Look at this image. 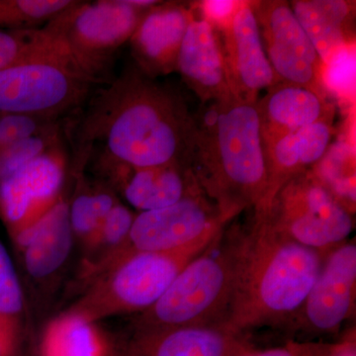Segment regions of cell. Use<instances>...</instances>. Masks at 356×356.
<instances>
[{
	"mask_svg": "<svg viewBox=\"0 0 356 356\" xmlns=\"http://www.w3.org/2000/svg\"><path fill=\"white\" fill-rule=\"evenodd\" d=\"M149 8L136 6L134 0L74 1L43 29L77 69L97 83Z\"/></svg>",
	"mask_w": 356,
	"mask_h": 356,
	"instance_id": "cell-6",
	"label": "cell"
},
{
	"mask_svg": "<svg viewBox=\"0 0 356 356\" xmlns=\"http://www.w3.org/2000/svg\"><path fill=\"white\" fill-rule=\"evenodd\" d=\"M77 128V168L89 153L136 168L191 163L194 114L184 96L131 65L96 93Z\"/></svg>",
	"mask_w": 356,
	"mask_h": 356,
	"instance_id": "cell-1",
	"label": "cell"
},
{
	"mask_svg": "<svg viewBox=\"0 0 356 356\" xmlns=\"http://www.w3.org/2000/svg\"><path fill=\"white\" fill-rule=\"evenodd\" d=\"M222 323L161 331H136L123 356H245L254 353Z\"/></svg>",
	"mask_w": 356,
	"mask_h": 356,
	"instance_id": "cell-18",
	"label": "cell"
},
{
	"mask_svg": "<svg viewBox=\"0 0 356 356\" xmlns=\"http://www.w3.org/2000/svg\"><path fill=\"white\" fill-rule=\"evenodd\" d=\"M211 243L121 257L88 283L81 298L67 311L95 323L117 315L143 313L161 299L180 271Z\"/></svg>",
	"mask_w": 356,
	"mask_h": 356,
	"instance_id": "cell-5",
	"label": "cell"
},
{
	"mask_svg": "<svg viewBox=\"0 0 356 356\" xmlns=\"http://www.w3.org/2000/svg\"><path fill=\"white\" fill-rule=\"evenodd\" d=\"M334 118L327 119L266 145L267 188L255 213H264L281 187L317 165L334 137Z\"/></svg>",
	"mask_w": 356,
	"mask_h": 356,
	"instance_id": "cell-20",
	"label": "cell"
},
{
	"mask_svg": "<svg viewBox=\"0 0 356 356\" xmlns=\"http://www.w3.org/2000/svg\"><path fill=\"white\" fill-rule=\"evenodd\" d=\"M119 202L113 189L107 185L91 186L81 181L69 203L70 226L74 238L86 248L95 238L103 220Z\"/></svg>",
	"mask_w": 356,
	"mask_h": 356,
	"instance_id": "cell-26",
	"label": "cell"
},
{
	"mask_svg": "<svg viewBox=\"0 0 356 356\" xmlns=\"http://www.w3.org/2000/svg\"><path fill=\"white\" fill-rule=\"evenodd\" d=\"M219 236L180 271L153 307L140 313L136 331L224 323L233 293L241 234L225 242L220 238L218 248Z\"/></svg>",
	"mask_w": 356,
	"mask_h": 356,
	"instance_id": "cell-4",
	"label": "cell"
},
{
	"mask_svg": "<svg viewBox=\"0 0 356 356\" xmlns=\"http://www.w3.org/2000/svg\"><path fill=\"white\" fill-rule=\"evenodd\" d=\"M194 121L191 168L204 193L229 222L259 208L267 165L257 103L235 97L202 103Z\"/></svg>",
	"mask_w": 356,
	"mask_h": 356,
	"instance_id": "cell-3",
	"label": "cell"
},
{
	"mask_svg": "<svg viewBox=\"0 0 356 356\" xmlns=\"http://www.w3.org/2000/svg\"><path fill=\"white\" fill-rule=\"evenodd\" d=\"M74 240L69 202L62 196L43 216L14 236L13 242L28 280L42 286L57 278L64 268Z\"/></svg>",
	"mask_w": 356,
	"mask_h": 356,
	"instance_id": "cell-16",
	"label": "cell"
},
{
	"mask_svg": "<svg viewBox=\"0 0 356 356\" xmlns=\"http://www.w3.org/2000/svg\"><path fill=\"white\" fill-rule=\"evenodd\" d=\"M0 336L7 355L25 356L29 322L24 290L15 264L0 241Z\"/></svg>",
	"mask_w": 356,
	"mask_h": 356,
	"instance_id": "cell-23",
	"label": "cell"
},
{
	"mask_svg": "<svg viewBox=\"0 0 356 356\" xmlns=\"http://www.w3.org/2000/svg\"><path fill=\"white\" fill-rule=\"evenodd\" d=\"M53 126V123L34 117L0 113V152L19 140L44 132Z\"/></svg>",
	"mask_w": 356,
	"mask_h": 356,
	"instance_id": "cell-30",
	"label": "cell"
},
{
	"mask_svg": "<svg viewBox=\"0 0 356 356\" xmlns=\"http://www.w3.org/2000/svg\"><path fill=\"white\" fill-rule=\"evenodd\" d=\"M334 198L351 214L355 212V163L346 143L331 145L324 158L311 168Z\"/></svg>",
	"mask_w": 356,
	"mask_h": 356,
	"instance_id": "cell-27",
	"label": "cell"
},
{
	"mask_svg": "<svg viewBox=\"0 0 356 356\" xmlns=\"http://www.w3.org/2000/svg\"><path fill=\"white\" fill-rule=\"evenodd\" d=\"M257 214L294 242L323 252L346 242L353 229V214L311 170L291 178L266 212Z\"/></svg>",
	"mask_w": 356,
	"mask_h": 356,
	"instance_id": "cell-7",
	"label": "cell"
},
{
	"mask_svg": "<svg viewBox=\"0 0 356 356\" xmlns=\"http://www.w3.org/2000/svg\"><path fill=\"white\" fill-rule=\"evenodd\" d=\"M135 217V213L120 202L110 210L95 238L84 248L86 255L81 269L84 286L99 273L115 252L120 250L127 240Z\"/></svg>",
	"mask_w": 356,
	"mask_h": 356,
	"instance_id": "cell-25",
	"label": "cell"
},
{
	"mask_svg": "<svg viewBox=\"0 0 356 356\" xmlns=\"http://www.w3.org/2000/svg\"><path fill=\"white\" fill-rule=\"evenodd\" d=\"M356 245L343 243L325 255L317 280L291 322L304 331L331 334L355 310Z\"/></svg>",
	"mask_w": 356,
	"mask_h": 356,
	"instance_id": "cell-12",
	"label": "cell"
},
{
	"mask_svg": "<svg viewBox=\"0 0 356 356\" xmlns=\"http://www.w3.org/2000/svg\"><path fill=\"white\" fill-rule=\"evenodd\" d=\"M99 163L112 189L116 188L140 212L163 209L202 191L189 161L144 168L106 161Z\"/></svg>",
	"mask_w": 356,
	"mask_h": 356,
	"instance_id": "cell-14",
	"label": "cell"
},
{
	"mask_svg": "<svg viewBox=\"0 0 356 356\" xmlns=\"http://www.w3.org/2000/svg\"><path fill=\"white\" fill-rule=\"evenodd\" d=\"M242 232L233 293L224 323L232 331L291 322L317 280L325 255L287 238L254 213Z\"/></svg>",
	"mask_w": 356,
	"mask_h": 356,
	"instance_id": "cell-2",
	"label": "cell"
},
{
	"mask_svg": "<svg viewBox=\"0 0 356 356\" xmlns=\"http://www.w3.org/2000/svg\"><path fill=\"white\" fill-rule=\"evenodd\" d=\"M38 356H119L113 341L97 323L69 311L47 324L38 344Z\"/></svg>",
	"mask_w": 356,
	"mask_h": 356,
	"instance_id": "cell-22",
	"label": "cell"
},
{
	"mask_svg": "<svg viewBox=\"0 0 356 356\" xmlns=\"http://www.w3.org/2000/svg\"><path fill=\"white\" fill-rule=\"evenodd\" d=\"M293 13L327 67L355 40V1L294 0Z\"/></svg>",
	"mask_w": 356,
	"mask_h": 356,
	"instance_id": "cell-21",
	"label": "cell"
},
{
	"mask_svg": "<svg viewBox=\"0 0 356 356\" xmlns=\"http://www.w3.org/2000/svg\"><path fill=\"white\" fill-rule=\"evenodd\" d=\"M0 356H8L7 355L6 344H4L1 336H0Z\"/></svg>",
	"mask_w": 356,
	"mask_h": 356,
	"instance_id": "cell-32",
	"label": "cell"
},
{
	"mask_svg": "<svg viewBox=\"0 0 356 356\" xmlns=\"http://www.w3.org/2000/svg\"><path fill=\"white\" fill-rule=\"evenodd\" d=\"M252 2L266 57L278 79L330 96L325 79L327 67L289 2Z\"/></svg>",
	"mask_w": 356,
	"mask_h": 356,
	"instance_id": "cell-10",
	"label": "cell"
},
{
	"mask_svg": "<svg viewBox=\"0 0 356 356\" xmlns=\"http://www.w3.org/2000/svg\"><path fill=\"white\" fill-rule=\"evenodd\" d=\"M37 63L69 65L79 70L64 49L43 28L20 31L0 30V70Z\"/></svg>",
	"mask_w": 356,
	"mask_h": 356,
	"instance_id": "cell-24",
	"label": "cell"
},
{
	"mask_svg": "<svg viewBox=\"0 0 356 356\" xmlns=\"http://www.w3.org/2000/svg\"><path fill=\"white\" fill-rule=\"evenodd\" d=\"M58 147V130L53 127L0 152V179L17 172L32 159Z\"/></svg>",
	"mask_w": 356,
	"mask_h": 356,
	"instance_id": "cell-29",
	"label": "cell"
},
{
	"mask_svg": "<svg viewBox=\"0 0 356 356\" xmlns=\"http://www.w3.org/2000/svg\"><path fill=\"white\" fill-rule=\"evenodd\" d=\"M266 90L257 102L264 147L318 122L336 118V105L330 96L282 81Z\"/></svg>",
	"mask_w": 356,
	"mask_h": 356,
	"instance_id": "cell-19",
	"label": "cell"
},
{
	"mask_svg": "<svg viewBox=\"0 0 356 356\" xmlns=\"http://www.w3.org/2000/svg\"><path fill=\"white\" fill-rule=\"evenodd\" d=\"M95 83L69 65L37 63L8 67L0 70V113L55 123L81 107Z\"/></svg>",
	"mask_w": 356,
	"mask_h": 356,
	"instance_id": "cell-8",
	"label": "cell"
},
{
	"mask_svg": "<svg viewBox=\"0 0 356 356\" xmlns=\"http://www.w3.org/2000/svg\"><path fill=\"white\" fill-rule=\"evenodd\" d=\"M72 0H0V30L7 31L43 28L72 6Z\"/></svg>",
	"mask_w": 356,
	"mask_h": 356,
	"instance_id": "cell-28",
	"label": "cell"
},
{
	"mask_svg": "<svg viewBox=\"0 0 356 356\" xmlns=\"http://www.w3.org/2000/svg\"><path fill=\"white\" fill-rule=\"evenodd\" d=\"M228 222L203 191L163 209L140 212L134 219L127 240L99 273L128 254L175 252L212 243Z\"/></svg>",
	"mask_w": 356,
	"mask_h": 356,
	"instance_id": "cell-9",
	"label": "cell"
},
{
	"mask_svg": "<svg viewBox=\"0 0 356 356\" xmlns=\"http://www.w3.org/2000/svg\"><path fill=\"white\" fill-rule=\"evenodd\" d=\"M310 348L299 344H290L285 348H271L264 351H254L245 356H309Z\"/></svg>",
	"mask_w": 356,
	"mask_h": 356,
	"instance_id": "cell-31",
	"label": "cell"
},
{
	"mask_svg": "<svg viewBox=\"0 0 356 356\" xmlns=\"http://www.w3.org/2000/svg\"><path fill=\"white\" fill-rule=\"evenodd\" d=\"M196 11L180 47L177 72L201 102L229 99L234 96L229 88L221 35Z\"/></svg>",
	"mask_w": 356,
	"mask_h": 356,
	"instance_id": "cell-17",
	"label": "cell"
},
{
	"mask_svg": "<svg viewBox=\"0 0 356 356\" xmlns=\"http://www.w3.org/2000/svg\"><path fill=\"white\" fill-rule=\"evenodd\" d=\"M232 95L257 103L264 89L280 83L266 57L252 1H243L229 22L220 28Z\"/></svg>",
	"mask_w": 356,
	"mask_h": 356,
	"instance_id": "cell-13",
	"label": "cell"
},
{
	"mask_svg": "<svg viewBox=\"0 0 356 356\" xmlns=\"http://www.w3.org/2000/svg\"><path fill=\"white\" fill-rule=\"evenodd\" d=\"M65 158L60 146L0 179V218L11 240L62 197Z\"/></svg>",
	"mask_w": 356,
	"mask_h": 356,
	"instance_id": "cell-11",
	"label": "cell"
},
{
	"mask_svg": "<svg viewBox=\"0 0 356 356\" xmlns=\"http://www.w3.org/2000/svg\"><path fill=\"white\" fill-rule=\"evenodd\" d=\"M195 16L193 4L159 1L145 14L131 37L136 67L146 76H166L177 72L180 47Z\"/></svg>",
	"mask_w": 356,
	"mask_h": 356,
	"instance_id": "cell-15",
	"label": "cell"
}]
</instances>
